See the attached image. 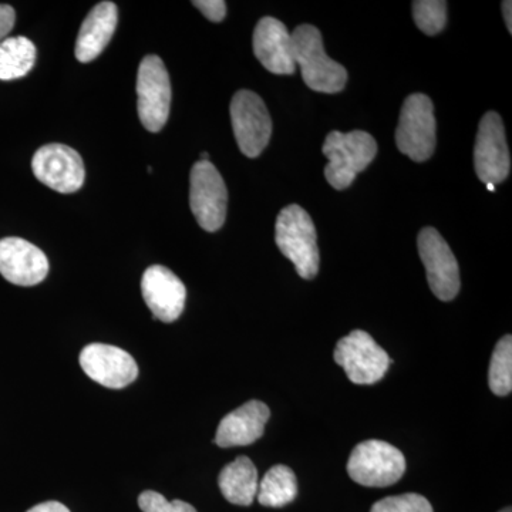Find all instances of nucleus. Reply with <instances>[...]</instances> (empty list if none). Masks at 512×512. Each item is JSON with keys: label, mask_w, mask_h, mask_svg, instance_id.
I'll return each instance as SVG.
<instances>
[{"label": "nucleus", "mask_w": 512, "mask_h": 512, "mask_svg": "<svg viewBox=\"0 0 512 512\" xmlns=\"http://www.w3.org/2000/svg\"><path fill=\"white\" fill-rule=\"evenodd\" d=\"M293 57L301 67L303 82L313 92H342L348 82V72L342 64L326 55L322 35L312 25L298 26L291 35Z\"/></svg>", "instance_id": "obj_1"}, {"label": "nucleus", "mask_w": 512, "mask_h": 512, "mask_svg": "<svg viewBox=\"0 0 512 512\" xmlns=\"http://www.w3.org/2000/svg\"><path fill=\"white\" fill-rule=\"evenodd\" d=\"M254 53L268 72L293 74L296 70L291 33L284 23L266 16L259 20L254 30Z\"/></svg>", "instance_id": "obj_16"}, {"label": "nucleus", "mask_w": 512, "mask_h": 512, "mask_svg": "<svg viewBox=\"0 0 512 512\" xmlns=\"http://www.w3.org/2000/svg\"><path fill=\"white\" fill-rule=\"evenodd\" d=\"M171 82L167 67L156 55L146 56L138 67L137 111L151 133L163 130L170 116Z\"/></svg>", "instance_id": "obj_6"}, {"label": "nucleus", "mask_w": 512, "mask_h": 512, "mask_svg": "<svg viewBox=\"0 0 512 512\" xmlns=\"http://www.w3.org/2000/svg\"><path fill=\"white\" fill-rule=\"evenodd\" d=\"M28 512H70V510L59 501H46V503L30 508Z\"/></svg>", "instance_id": "obj_28"}, {"label": "nucleus", "mask_w": 512, "mask_h": 512, "mask_svg": "<svg viewBox=\"0 0 512 512\" xmlns=\"http://www.w3.org/2000/svg\"><path fill=\"white\" fill-rule=\"evenodd\" d=\"M474 165L485 185L500 184L510 175L511 158L500 114L488 111L478 127Z\"/></svg>", "instance_id": "obj_12"}, {"label": "nucleus", "mask_w": 512, "mask_h": 512, "mask_svg": "<svg viewBox=\"0 0 512 512\" xmlns=\"http://www.w3.org/2000/svg\"><path fill=\"white\" fill-rule=\"evenodd\" d=\"M269 417L271 410L259 400L242 404L221 420L215 434V444L222 448L249 446L264 436Z\"/></svg>", "instance_id": "obj_17"}, {"label": "nucleus", "mask_w": 512, "mask_h": 512, "mask_svg": "<svg viewBox=\"0 0 512 512\" xmlns=\"http://www.w3.org/2000/svg\"><path fill=\"white\" fill-rule=\"evenodd\" d=\"M488 191L494 192L495 191V185L493 184H487Z\"/></svg>", "instance_id": "obj_31"}, {"label": "nucleus", "mask_w": 512, "mask_h": 512, "mask_svg": "<svg viewBox=\"0 0 512 512\" xmlns=\"http://www.w3.org/2000/svg\"><path fill=\"white\" fill-rule=\"evenodd\" d=\"M119 23L116 3L100 2L90 10L77 36L76 59L82 63L93 62L109 45Z\"/></svg>", "instance_id": "obj_18"}, {"label": "nucleus", "mask_w": 512, "mask_h": 512, "mask_svg": "<svg viewBox=\"0 0 512 512\" xmlns=\"http://www.w3.org/2000/svg\"><path fill=\"white\" fill-rule=\"evenodd\" d=\"M370 512H434L430 501L420 494H403L377 501Z\"/></svg>", "instance_id": "obj_24"}, {"label": "nucleus", "mask_w": 512, "mask_h": 512, "mask_svg": "<svg viewBox=\"0 0 512 512\" xmlns=\"http://www.w3.org/2000/svg\"><path fill=\"white\" fill-rule=\"evenodd\" d=\"M436 141L433 103L426 94H412L404 100L400 111L397 147L416 163H423L433 156Z\"/></svg>", "instance_id": "obj_5"}, {"label": "nucleus", "mask_w": 512, "mask_h": 512, "mask_svg": "<svg viewBox=\"0 0 512 512\" xmlns=\"http://www.w3.org/2000/svg\"><path fill=\"white\" fill-rule=\"evenodd\" d=\"M190 205L202 229L215 232L227 218L228 190L220 171L211 161H198L191 170Z\"/></svg>", "instance_id": "obj_8"}, {"label": "nucleus", "mask_w": 512, "mask_h": 512, "mask_svg": "<svg viewBox=\"0 0 512 512\" xmlns=\"http://www.w3.org/2000/svg\"><path fill=\"white\" fill-rule=\"evenodd\" d=\"M225 500L231 504L248 507L258 494V470L251 458L239 456L237 460L222 468L218 478Z\"/></svg>", "instance_id": "obj_19"}, {"label": "nucleus", "mask_w": 512, "mask_h": 512, "mask_svg": "<svg viewBox=\"0 0 512 512\" xmlns=\"http://www.w3.org/2000/svg\"><path fill=\"white\" fill-rule=\"evenodd\" d=\"M200 161H210V156H208V153H202Z\"/></svg>", "instance_id": "obj_30"}, {"label": "nucleus", "mask_w": 512, "mask_h": 512, "mask_svg": "<svg viewBox=\"0 0 512 512\" xmlns=\"http://www.w3.org/2000/svg\"><path fill=\"white\" fill-rule=\"evenodd\" d=\"M348 474L363 487L383 488L396 484L406 471V458L399 448L382 440H366L353 448Z\"/></svg>", "instance_id": "obj_4"}, {"label": "nucleus", "mask_w": 512, "mask_h": 512, "mask_svg": "<svg viewBox=\"0 0 512 512\" xmlns=\"http://www.w3.org/2000/svg\"><path fill=\"white\" fill-rule=\"evenodd\" d=\"M413 19L421 32L437 35L446 28L447 3L444 0H417L413 2Z\"/></svg>", "instance_id": "obj_23"}, {"label": "nucleus", "mask_w": 512, "mask_h": 512, "mask_svg": "<svg viewBox=\"0 0 512 512\" xmlns=\"http://www.w3.org/2000/svg\"><path fill=\"white\" fill-rule=\"evenodd\" d=\"M229 113L241 153L249 158L261 156L272 134V120L264 100L251 90H239L232 97Z\"/></svg>", "instance_id": "obj_9"}, {"label": "nucleus", "mask_w": 512, "mask_h": 512, "mask_svg": "<svg viewBox=\"0 0 512 512\" xmlns=\"http://www.w3.org/2000/svg\"><path fill=\"white\" fill-rule=\"evenodd\" d=\"M16 23V12L12 6L0 5V43L8 39V35L12 32Z\"/></svg>", "instance_id": "obj_27"}, {"label": "nucleus", "mask_w": 512, "mask_h": 512, "mask_svg": "<svg viewBox=\"0 0 512 512\" xmlns=\"http://www.w3.org/2000/svg\"><path fill=\"white\" fill-rule=\"evenodd\" d=\"M322 151L323 156L329 160L325 168L326 180L336 190H346L355 181L357 174L366 170L367 165L375 160L377 143L366 131H332L326 137Z\"/></svg>", "instance_id": "obj_3"}, {"label": "nucleus", "mask_w": 512, "mask_h": 512, "mask_svg": "<svg viewBox=\"0 0 512 512\" xmlns=\"http://www.w3.org/2000/svg\"><path fill=\"white\" fill-rule=\"evenodd\" d=\"M511 10H512V3L510 2V0H508V2H503V13H504L505 25H507L508 32H510V33H512Z\"/></svg>", "instance_id": "obj_29"}, {"label": "nucleus", "mask_w": 512, "mask_h": 512, "mask_svg": "<svg viewBox=\"0 0 512 512\" xmlns=\"http://www.w3.org/2000/svg\"><path fill=\"white\" fill-rule=\"evenodd\" d=\"M335 362L345 370L350 382L369 386L380 382L390 367L389 355L365 330H353L336 345Z\"/></svg>", "instance_id": "obj_7"}, {"label": "nucleus", "mask_w": 512, "mask_h": 512, "mask_svg": "<svg viewBox=\"0 0 512 512\" xmlns=\"http://www.w3.org/2000/svg\"><path fill=\"white\" fill-rule=\"evenodd\" d=\"M488 384L497 396H508L512 390V338L505 335L495 346L491 356Z\"/></svg>", "instance_id": "obj_22"}, {"label": "nucleus", "mask_w": 512, "mask_h": 512, "mask_svg": "<svg viewBox=\"0 0 512 512\" xmlns=\"http://www.w3.org/2000/svg\"><path fill=\"white\" fill-rule=\"evenodd\" d=\"M192 5L201 10L202 15L211 22H222L227 15V3L224 0H197Z\"/></svg>", "instance_id": "obj_26"}, {"label": "nucleus", "mask_w": 512, "mask_h": 512, "mask_svg": "<svg viewBox=\"0 0 512 512\" xmlns=\"http://www.w3.org/2000/svg\"><path fill=\"white\" fill-rule=\"evenodd\" d=\"M36 46L28 37H8L0 43V80L20 79L33 69Z\"/></svg>", "instance_id": "obj_21"}, {"label": "nucleus", "mask_w": 512, "mask_h": 512, "mask_svg": "<svg viewBox=\"0 0 512 512\" xmlns=\"http://www.w3.org/2000/svg\"><path fill=\"white\" fill-rule=\"evenodd\" d=\"M0 274L10 284L35 286L49 274V259L42 249L26 239H0Z\"/></svg>", "instance_id": "obj_14"}, {"label": "nucleus", "mask_w": 512, "mask_h": 512, "mask_svg": "<svg viewBox=\"0 0 512 512\" xmlns=\"http://www.w3.org/2000/svg\"><path fill=\"white\" fill-rule=\"evenodd\" d=\"M138 507L143 512H197L191 504L185 503V501H167L164 495L151 490L140 494Z\"/></svg>", "instance_id": "obj_25"}, {"label": "nucleus", "mask_w": 512, "mask_h": 512, "mask_svg": "<svg viewBox=\"0 0 512 512\" xmlns=\"http://www.w3.org/2000/svg\"><path fill=\"white\" fill-rule=\"evenodd\" d=\"M417 245L431 291L440 301H453L460 291V269L446 239L437 229L424 228L417 238Z\"/></svg>", "instance_id": "obj_10"}, {"label": "nucleus", "mask_w": 512, "mask_h": 512, "mask_svg": "<svg viewBox=\"0 0 512 512\" xmlns=\"http://www.w3.org/2000/svg\"><path fill=\"white\" fill-rule=\"evenodd\" d=\"M500 512H512L510 507L504 508V510H501Z\"/></svg>", "instance_id": "obj_32"}, {"label": "nucleus", "mask_w": 512, "mask_h": 512, "mask_svg": "<svg viewBox=\"0 0 512 512\" xmlns=\"http://www.w3.org/2000/svg\"><path fill=\"white\" fill-rule=\"evenodd\" d=\"M141 292L154 318L173 323L180 318L187 301V289L177 275L163 265L146 269L141 279Z\"/></svg>", "instance_id": "obj_15"}, {"label": "nucleus", "mask_w": 512, "mask_h": 512, "mask_svg": "<svg viewBox=\"0 0 512 512\" xmlns=\"http://www.w3.org/2000/svg\"><path fill=\"white\" fill-rule=\"evenodd\" d=\"M298 495V480L288 466H274L258 485L259 504L269 508H281L291 504Z\"/></svg>", "instance_id": "obj_20"}, {"label": "nucleus", "mask_w": 512, "mask_h": 512, "mask_svg": "<svg viewBox=\"0 0 512 512\" xmlns=\"http://www.w3.org/2000/svg\"><path fill=\"white\" fill-rule=\"evenodd\" d=\"M275 241L301 278L313 279L318 275L320 258L316 228L311 215L302 207L292 204L279 212Z\"/></svg>", "instance_id": "obj_2"}, {"label": "nucleus", "mask_w": 512, "mask_h": 512, "mask_svg": "<svg viewBox=\"0 0 512 512\" xmlns=\"http://www.w3.org/2000/svg\"><path fill=\"white\" fill-rule=\"evenodd\" d=\"M32 170L40 183L62 194L79 191L86 180L83 158L64 144L40 147L33 156Z\"/></svg>", "instance_id": "obj_11"}, {"label": "nucleus", "mask_w": 512, "mask_h": 512, "mask_svg": "<svg viewBox=\"0 0 512 512\" xmlns=\"http://www.w3.org/2000/svg\"><path fill=\"white\" fill-rule=\"evenodd\" d=\"M80 366L94 382L109 389H123L138 376L134 357L126 350L104 343H92L80 353Z\"/></svg>", "instance_id": "obj_13"}]
</instances>
